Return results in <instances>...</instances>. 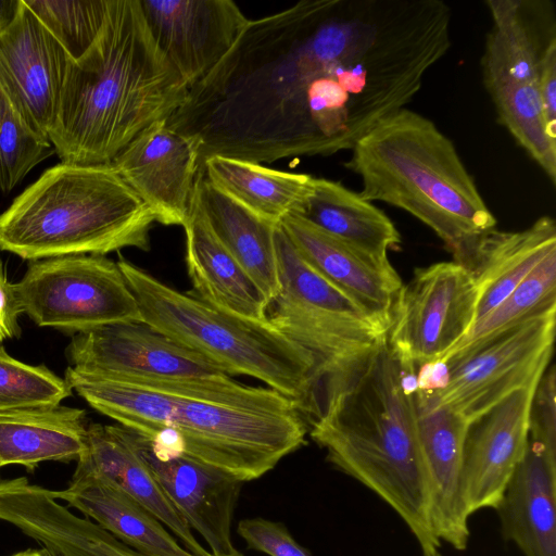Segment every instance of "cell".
<instances>
[{"mask_svg":"<svg viewBox=\"0 0 556 556\" xmlns=\"http://www.w3.org/2000/svg\"><path fill=\"white\" fill-rule=\"evenodd\" d=\"M64 379L92 408L139 435L174 432L181 455L241 482L261 478L306 442L301 405L231 377L208 383L134 381L70 366Z\"/></svg>","mask_w":556,"mask_h":556,"instance_id":"cell-1","label":"cell"},{"mask_svg":"<svg viewBox=\"0 0 556 556\" xmlns=\"http://www.w3.org/2000/svg\"><path fill=\"white\" fill-rule=\"evenodd\" d=\"M387 341L353 372L317 395L309 437L338 470L384 501L405 522L422 554L440 546L430 518L414 390Z\"/></svg>","mask_w":556,"mask_h":556,"instance_id":"cell-2","label":"cell"},{"mask_svg":"<svg viewBox=\"0 0 556 556\" xmlns=\"http://www.w3.org/2000/svg\"><path fill=\"white\" fill-rule=\"evenodd\" d=\"M187 93L151 35L140 0H110L99 36L68 62L48 137L61 162L111 163L142 130L167 121Z\"/></svg>","mask_w":556,"mask_h":556,"instance_id":"cell-3","label":"cell"},{"mask_svg":"<svg viewBox=\"0 0 556 556\" xmlns=\"http://www.w3.org/2000/svg\"><path fill=\"white\" fill-rule=\"evenodd\" d=\"M345 167L358 194L406 211L453 253L496 226L454 143L424 115L403 108L351 150Z\"/></svg>","mask_w":556,"mask_h":556,"instance_id":"cell-4","label":"cell"},{"mask_svg":"<svg viewBox=\"0 0 556 556\" xmlns=\"http://www.w3.org/2000/svg\"><path fill=\"white\" fill-rule=\"evenodd\" d=\"M153 213L111 163L61 162L0 215V250L23 260L149 251Z\"/></svg>","mask_w":556,"mask_h":556,"instance_id":"cell-5","label":"cell"},{"mask_svg":"<svg viewBox=\"0 0 556 556\" xmlns=\"http://www.w3.org/2000/svg\"><path fill=\"white\" fill-rule=\"evenodd\" d=\"M117 265L139 307L141 321L217 364L296 401L308 416L315 387L312 356L268 320L244 318L178 291L134 263Z\"/></svg>","mask_w":556,"mask_h":556,"instance_id":"cell-6","label":"cell"},{"mask_svg":"<svg viewBox=\"0 0 556 556\" xmlns=\"http://www.w3.org/2000/svg\"><path fill=\"white\" fill-rule=\"evenodd\" d=\"M280 288L267 320L315 364L314 396L357 369L387 341L390 321L374 314L313 269L280 227L276 230Z\"/></svg>","mask_w":556,"mask_h":556,"instance_id":"cell-7","label":"cell"},{"mask_svg":"<svg viewBox=\"0 0 556 556\" xmlns=\"http://www.w3.org/2000/svg\"><path fill=\"white\" fill-rule=\"evenodd\" d=\"M492 26L481 59L484 87L500 123L556 181V140L547 132L539 92L544 54L556 41L547 1L488 0Z\"/></svg>","mask_w":556,"mask_h":556,"instance_id":"cell-8","label":"cell"},{"mask_svg":"<svg viewBox=\"0 0 556 556\" xmlns=\"http://www.w3.org/2000/svg\"><path fill=\"white\" fill-rule=\"evenodd\" d=\"M555 326L552 306L455 349L434 363L435 381L426 387L470 424L511 393L539 382L553 355Z\"/></svg>","mask_w":556,"mask_h":556,"instance_id":"cell-9","label":"cell"},{"mask_svg":"<svg viewBox=\"0 0 556 556\" xmlns=\"http://www.w3.org/2000/svg\"><path fill=\"white\" fill-rule=\"evenodd\" d=\"M15 290L22 312L39 327L76 334L141 321L137 301L117 263L103 255L31 261Z\"/></svg>","mask_w":556,"mask_h":556,"instance_id":"cell-10","label":"cell"},{"mask_svg":"<svg viewBox=\"0 0 556 556\" xmlns=\"http://www.w3.org/2000/svg\"><path fill=\"white\" fill-rule=\"evenodd\" d=\"M477 301L476 283L460 263L439 262L416 269L393 305L389 349L415 371L441 361L468 334Z\"/></svg>","mask_w":556,"mask_h":556,"instance_id":"cell-11","label":"cell"},{"mask_svg":"<svg viewBox=\"0 0 556 556\" xmlns=\"http://www.w3.org/2000/svg\"><path fill=\"white\" fill-rule=\"evenodd\" d=\"M66 356L71 366L124 380L208 383L231 377L205 356L143 321L76 333Z\"/></svg>","mask_w":556,"mask_h":556,"instance_id":"cell-12","label":"cell"},{"mask_svg":"<svg viewBox=\"0 0 556 556\" xmlns=\"http://www.w3.org/2000/svg\"><path fill=\"white\" fill-rule=\"evenodd\" d=\"M149 30L188 90L227 54L249 23L231 0H140Z\"/></svg>","mask_w":556,"mask_h":556,"instance_id":"cell-13","label":"cell"},{"mask_svg":"<svg viewBox=\"0 0 556 556\" xmlns=\"http://www.w3.org/2000/svg\"><path fill=\"white\" fill-rule=\"evenodd\" d=\"M149 207L155 222L182 226L192 202L199 166L195 141L159 121L137 135L111 162Z\"/></svg>","mask_w":556,"mask_h":556,"instance_id":"cell-14","label":"cell"},{"mask_svg":"<svg viewBox=\"0 0 556 556\" xmlns=\"http://www.w3.org/2000/svg\"><path fill=\"white\" fill-rule=\"evenodd\" d=\"M536 384L511 393L469 424L460 477L462 498L469 517L480 509L498 507L522 462Z\"/></svg>","mask_w":556,"mask_h":556,"instance_id":"cell-15","label":"cell"},{"mask_svg":"<svg viewBox=\"0 0 556 556\" xmlns=\"http://www.w3.org/2000/svg\"><path fill=\"white\" fill-rule=\"evenodd\" d=\"M70 60L22 0L13 22L0 33V83L30 126L48 139Z\"/></svg>","mask_w":556,"mask_h":556,"instance_id":"cell-16","label":"cell"},{"mask_svg":"<svg viewBox=\"0 0 556 556\" xmlns=\"http://www.w3.org/2000/svg\"><path fill=\"white\" fill-rule=\"evenodd\" d=\"M414 403L424 456L433 532L457 551L466 549L470 536L462 498V464L469 422L442 404L435 392L416 381Z\"/></svg>","mask_w":556,"mask_h":556,"instance_id":"cell-17","label":"cell"},{"mask_svg":"<svg viewBox=\"0 0 556 556\" xmlns=\"http://www.w3.org/2000/svg\"><path fill=\"white\" fill-rule=\"evenodd\" d=\"M280 227L313 269L374 314L391 320L403 282L388 257L355 249L300 214L285 216Z\"/></svg>","mask_w":556,"mask_h":556,"instance_id":"cell-18","label":"cell"},{"mask_svg":"<svg viewBox=\"0 0 556 556\" xmlns=\"http://www.w3.org/2000/svg\"><path fill=\"white\" fill-rule=\"evenodd\" d=\"M136 435L141 455L161 489L189 527L204 539L211 554L236 553L231 523L243 482L184 456L160 459L144 438Z\"/></svg>","mask_w":556,"mask_h":556,"instance_id":"cell-19","label":"cell"},{"mask_svg":"<svg viewBox=\"0 0 556 556\" xmlns=\"http://www.w3.org/2000/svg\"><path fill=\"white\" fill-rule=\"evenodd\" d=\"M74 475H96L122 488L155 516L194 556H213L195 539L143 459L137 435L122 426L88 425Z\"/></svg>","mask_w":556,"mask_h":556,"instance_id":"cell-20","label":"cell"},{"mask_svg":"<svg viewBox=\"0 0 556 556\" xmlns=\"http://www.w3.org/2000/svg\"><path fill=\"white\" fill-rule=\"evenodd\" d=\"M555 250V220L551 216H542L528 228L518 231L493 228L453 253L454 261L469 271L476 283V320L496 307Z\"/></svg>","mask_w":556,"mask_h":556,"instance_id":"cell-21","label":"cell"},{"mask_svg":"<svg viewBox=\"0 0 556 556\" xmlns=\"http://www.w3.org/2000/svg\"><path fill=\"white\" fill-rule=\"evenodd\" d=\"M186 265L193 290L206 303L225 312L267 320L268 302L247 271L217 239L194 193L182 225Z\"/></svg>","mask_w":556,"mask_h":556,"instance_id":"cell-22","label":"cell"},{"mask_svg":"<svg viewBox=\"0 0 556 556\" xmlns=\"http://www.w3.org/2000/svg\"><path fill=\"white\" fill-rule=\"evenodd\" d=\"M501 530L525 556H556V457L529 440L496 508Z\"/></svg>","mask_w":556,"mask_h":556,"instance_id":"cell-23","label":"cell"},{"mask_svg":"<svg viewBox=\"0 0 556 556\" xmlns=\"http://www.w3.org/2000/svg\"><path fill=\"white\" fill-rule=\"evenodd\" d=\"M51 493L141 555L194 556L141 503L103 477L73 475L67 489Z\"/></svg>","mask_w":556,"mask_h":556,"instance_id":"cell-24","label":"cell"},{"mask_svg":"<svg viewBox=\"0 0 556 556\" xmlns=\"http://www.w3.org/2000/svg\"><path fill=\"white\" fill-rule=\"evenodd\" d=\"M195 194L213 232L264 293L277 295L279 269L276 230L271 223L216 188L200 168Z\"/></svg>","mask_w":556,"mask_h":556,"instance_id":"cell-25","label":"cell"},{"mask_svg":"<svg viewBox=\"0 0 556 556\" xmlns=\"http://www.w3.org/2000/svg\"><path fill=\"white\" fill-rule=\"evenodd\" d=\"M88 425L86 410L61 404L0 412V468L17 464L31 471L47 460H77Z\"/></svg>","mask_w":556,"mask_h":556,"instance_id":"cell-26","label":"cell"},{"mask_svg":"<svg viewBox=\"0 0 556 556\" xmlns=\"http://www.w3.org/2000/svg\"><path fill=\"white\" fill-rule=\"evenodd\" d=\"M200 168L216 188L275 224L292 213L302 215L314 189L315 177L308 174L233 157L214 155Z\"/></svg>","mask_w":556,"mask_h":556,"instance_id":"cell-27","label":"cell"},{"mask_svg":"<svg viewBox=\"0 0 556 556\" xmlns=\"http://www.w3.org/2000/svg\"><path fill=\"white\" fill-rule=\"evenodd\" d=\"M311 223L365 253L388 257L401 244L393 222L372 202L341 182L315 178L313 193L302 214Z\"/></svg>","mask_w":556,"mask_h":556,"instance_id":"cell-28","label":"cell"},{"mask_svg":"<svg viewBox=\"0 0 556 556\" xmlns=\"http://www.w3.org/2000/svg\"><path fill=\"white\" fill-rule=\"evenodd\" d=\"M552 306H556V250L547 254L496 307L476 320L455 349L496 333Z\"/></svg>","mask_w":556,"mask_h":556,"instance_id":"cell-29","label":"cell"},{"mask_svg":"<svg viewBox=\"0 0 556 556\" xmlns=\"http://www.w3.org/2000/svg\"><path fill=\"white\" fill-rule=\"evenodd\" d=\"M52 153L50 140L30 126L0 83V190L12 191Z\"/></svg>","mask_w":556,"mask_h":556,"instance_id":"cell-30","label":"cell"},{"mask_svg":"<svg viewBox=\"0 0 556 556\" xmlns=\"http://www.w3.org/2000/svg\"><path fill=\"white\" fill-rule=\"evenodd\" d=\"M73 61L80 59L99 36L110 0H24Z\"/></svg>","mask_w":556,"mask_h":556,"instance_id":"cell-31","label":"cell"},{"mask_svg":"<svg viewBox=\"0 0 556 556\" xmlns=\"http://www.w3.org/2000/svg\"><path fill=\"white\" fill-rule=\"evenodd\" d=\"M73 390L45 365H28L0 345V412L59 405Z\"/></svg>","mask_w":556,"mask_h":556,"instance_id":"cell-32","label":"cell"},{"mask_svg":"<svg viewBox=\"0 0 556 556\" xmlns=\"http://www.w3.org/2000/svg\"><path fill=\"white\" fill-rule=\"evenodd\" d=\"M556 376L548 366L533 392L529 409V440L556 457Z\"/></svg>","mask_w":556,"mask_h":556,"instance_id":"cell-33","label":"cell"},{"mask_svg":"<svg viewBox=\"0 0 556 556\" xmlns=\"http://www.w3.org/2000/svg\"><path fill=\"white\" fill-rule=\"evenodd\" d=\"M237 532L249 548L268 556H311L281 522L261 517L242 519Z\"/></svg>","mask_w":556,"mask_h":556,"instance_id":"cell-34","label":"cell"},{"mask_svg":"<svg viewBox=\"0 0 556 556\" xmlns=\"http://www.w3.org/2000/svg\"><path fill=\"white\" fill-rule=\"evenodd\" d=\"M539 92L548 136L556 140V41L549 45L544 54Z\"/></svg>","mask_w":556,"mask_h":556,"instance_id":"cell-35","label":"cell"},{"mask_svg":"<svg viewBox=\"0 0 556 556\" xmlns=\"http://www.w3.org/2000/svg\"><path fill=\"white\" fill-rule=\"evenodd\" d=\"M23 314L15 290L0 262V345L20 333L18 317Z\"/></svg>","mask_w":556,"mask_h":556,"instance_id":"cell-36","label":"cell"},{"mask_svg":"<svg viewBox=\"0 0 556 556\" xmlns=\"http://www.w3.org/2000/svg\"><path fill=\"white\" fill-rule=\"evenodd\" d=\"M22 0H0V33L14 20Z\"/></svg>","mask_w":556,"mask_h":556,"instance_id":"cell-37","label":"cell"},{"mask_svg":"<svg viewBox=\"0 0 556 556\" xmlns=\"http://www.w3.org/2000/svg\"><path fill=\"white\" fill-rule=\"evenodd\" d=\"M108 556H144L132 549L131 547L127 546L119 540H117L115 536L113 538ZM228 556H243L238 551L231 555Z\"/></svg>","mask_w":556,"mask_h":556,"instance_id":"cell-38","label":"cell"},{"mask_svg":"<svg viewBox=\"0 0 556 556\" xmlns=\"http://www.w3.org/2000/svg\"><path fill=\"white\" fill-rule=\"evenodd\" d=\"M10 556H61L58 555L47 548H29L26 551H22Z\"/></svg>","mask_w":556,"mask_h":556,"instance_id":"cell-39","label":"cell"},{"mask_svg":"<svg viewBox=\"0 0 556 556\" xmlns=\"http://www.w3.org/2000/svg\"><path fill=\"white\" fill-rule=\"evenodd\" d=\"M422 556H442V554L439 552V549H437L429 554H422Z\"/></svg>","mask_w":556,"mask_h":556,"instance_id":"cell-40","label":"cell"},{"mask_svg":"<svg viewBox=\"0 0 556 556\" xmlns=\"http://www.w3.org/2000/svg\"><path fill=\"white\" fill-rule=\"evenodd\" d=\"M1 480V479H0Z\"/></svg>","mask_w":556,"mask_h":556,"instance_id":"cell-41","label":"cell"}]
</instances>
